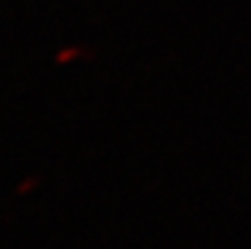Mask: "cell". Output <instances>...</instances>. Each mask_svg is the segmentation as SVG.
I'll return each mask as SVG.
<instances>
[{
  "instance_id": "cell-1",
  "label": "cell",
  "mask_w": 251,
  "mask_h": 249,
  "mask_svg": "<svg viewBox=\"0 0 251 249\" xmlns=\"http://www.w3.org/2000/svg\"><path fill=\"white\" fill-rule=\"evenodd\" d=\"M35 183H38V179H25V181H22V185H18L16 192H18V194H26V192H31V190L35 188Z\"/></svg>"
}]
</instances>
